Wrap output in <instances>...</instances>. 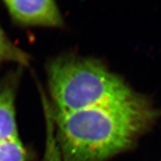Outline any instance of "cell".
Wrapping results in <instances>:
<instances>
[{
	"label": "cell",
	"instance_id": "obj_3",
	"mask_svg": "<svg viewBox=\"0 0 161 161\" xmlns=\"http://www.w3.org/2000/svg\"><path fill=\"white\" fill-rule=\"evenodd\" d=\"M14 84L0 86V161H26V152L18 133Z\"/></svg>",
	"mask_w": 161,
	"mask_h": 161
},
{
	"label": "cell",
	"instance_id": "obj_2",
	"mask_svg": "<svg viewBox=\"0 0 161 161\" xmlns=\"http://www.w3.org/2000/svg\"><path fill=\"white\" fill-rule=\"evenodd\" d=\"M48 80L53 115L79 111L136 93L101 62L77 56H61L51 61Z\"/></svg>",
	"mask_w": 161,
	"mask_h": 161
},
{
	"label": "cell",
	"instance_id": "obj_1",
	"mask_svg": "<svg viewBox=\"0 0 161 161\" xmlns=\"http://www.w3.org/2000/svg\"><path fill=\"white\" fill-rule=\"evenodd\" d=\"M161 111L135 93L70 114L53 115L60 161H107L130 148Z\"/></svg>",
	"mask_w": 161,
	"mask_h": 161
},
{
	"label": "cell",
	"instance_id": "obj_5",
	"mask_svg": "<svg viewBox=\"0 0 161 161\" xmlns=\"http://www.w3.org/2000/svg\"><path fill=\"white\" fill-rule=\"evenodd\" d=\"M8 62L26 66L29 64V56L12 43L0 25V64Z\"/></svg>",
	"mask_w": 161,
	"mask_h": 161
},
{
	"label": "cell",
	"instance_id": "obj_6",
	"mask_svg": "<svg viewBox=\"0 0 161 161\" xmlns=\"http://www.w3.org/2000/svg\"><path fill=\"white\" fill-rule=\"evenodd\" d=\"M47 116V138H46V149L44 153L43 161H60V156L58 146L56 142L55 136L53 137L52 130V123L51 122V117Z\"/></svg>",
	"mask_w": 161,
	"mask_h": 161
},
{
	"label": "cell",
	"instance_id": "obj_4",
	"mask_svg": "<svg viewBox=\"0 0 161 161\" xmlns=\"http://www.w3.org/2000/svg\"><path fill=\"white\" fill-rule=\"evenodd\" d=\"M4 5L12 19L19 25L46 27L63 25V17L53 1H5Z\"/></svg>",
	"mask_w": 161,
	"mask_h": 161
}]
</instances>
